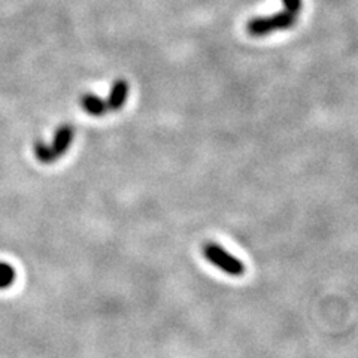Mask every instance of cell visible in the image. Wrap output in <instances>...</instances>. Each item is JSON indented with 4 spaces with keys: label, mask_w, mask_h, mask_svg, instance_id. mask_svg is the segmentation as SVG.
I'll return each instance as SVG.
<instances>
[{
    "label": "cell",
    "mask_w": 358,
    "mask_h": 358,
    "mask_svg": "<svg viewBox=\"0 0 358 358\" xmlns=\"http://www.w3.org/2000/svg\"><path fill=\"white\" fill-rule=\"evenodd\" d=\"M297 15L284 9L268 17H255L246 22V33L252 38H264L271 33L289 30L296 26Z\"/></svg>",
    "instance_id": "obj_1"
},
{
    "label": "cell",
    "mask_w": 358,
    "mask_h": 358,
    "mask_svg": "<svg viewBox=\"0 0 358 358\" xmlns=\"http://www.w3.org/2000/svg\"><path fill=\"white\" fill-rule=\"evenodd\" d=\"M201 251H203L205 259L210 264H214L221 272L227 273L229 276H242L245 273V264L229 251L224 250L221 245L208 242Z\"/></svg>",
    "instance_id": "obj_2"
},
{
    "label": "cell",
    "mask_w": 358,
    "mask_h": 358,
    "mask_svg": "<svg viewBox=\"0 0 358 358\" xmlns=\"http://www.w3.org/2000/svg\"><path fill=\"white\" fill-rule=\"evenodd\" d=\"M129 97V83L126 80H117L110 87L106 105L109 110H121Z\"/></svg>",
    "instance_id": "obj_3"
},
{
    "label": "cell",
    "mask_w": 358,
    "mask_h": 358,
    "mask_svg": "<svg viewBox=\"0 0 358 358\" xmlns=\"http://www.w3.org/2000/svg\"><path fill=\"white\" fill-rule=\"evenodd\" d=\"M73 136H75V130L69 124H63L57 130H55L51 147H52V151L57 159L59 157L64 155V152L69 150V147L72 145V141H73Z\"/></svg>",
    "instance_id": "obj_4"
},
{
    "label": "cell",
    "mask_w": 358,
    "mask_h": 358,
    "mask_svg": "<svg viewBox=\"0 0 358 358\" xmlns=\"http://www.w3.org/2000/svg\"><path fill=\"white\" fill-rule=\"evenodd\" d=\"M80 103L87 114L93 115V117H102L109 110L108 105H106V100H103L102 97H99L97 94H93V93L83 94Z\"/></svg>",
    "instance_id": "obj_5"
},
{
    "label": "cell",
    "mask_w": 358,
    "mask_h": 358,
    "mask_svg": "<svg viewBox=\"0 0 358 358\" xmlns=\"http://www.w3.org/2000/svg\"><path fill=\"white\" fill-rule=\"evenodd\" d=\"M35 155H36V159L43 164H50V163L57 160V157H55V154L52 151V147L45 141L35 142Z\"/></svg>",
    "instance_id": "obj_6"
},
{
    "label": "cell",
    "mask_w": 358,
    "mask_h": 358,
    "mask_svg": "<svg viewBox=\"0 0 358 358\" xmlns=\"http://www.w3.org/2000/svg\"><path fill=\"white\" fill-rule=\"evenodd\" d=\"M15 276V268L13 266L5 262H0V289H5L13 285Z\"/></svg>",
    "instance_id": "obj_7"
},
{
    "label": "cell",
    "mask_w": 358,
    "mask_h": 358,
    "mask_svg": "<svg viewBox=\"0 0 358 358\" xmlns=\"http://www.w3.org/2000/svg\"><path fill=\"white\" fill-rule=\"evenodd\" d=\"M282 6H284V9L289 10L291 14L299 17L301 13V6H303V2H301V0H282Z\"/></svg>",
    "instance_id": "obj_8"
}]
</instances>
